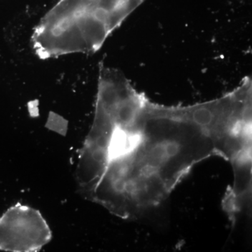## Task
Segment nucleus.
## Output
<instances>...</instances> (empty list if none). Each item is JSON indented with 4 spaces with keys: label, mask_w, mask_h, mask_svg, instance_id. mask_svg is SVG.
<instances>
[{
    "label": "nucleus",
    "mask_w": 252,
    "mask_h": 252,
    "mask_svg": "<svg viewBox=\"0 0 252 252\" xmlns=\"http://www.w3.org/2000/svg\"><path fill=\"white\" fill-rule=\"evenodd\" d=\"M225 152L212 100L167 106L140 93L95 109L77 172L86 198L128 220L160 205L199 162Z\"/></svg>",
    "instance_id": "nucleus-1"
},
{
    "label": "nucleus",
    "mask_w": 252,
    "mask_h": 252,
    "mask_svg": "<svg viewBox=\"0 0 252 252\" xmlns=\"http://www.w3.org/2000/svg\"><path fill=\"white\" fill-rule=\"evenodd\" d=\"M144 1L59 0L34 28L33 51L43 60L94 54Z\"/></svg>",
    "instance_id": "nucleus-2"
},
{
    "label": "nucleus",
    "mask_w": 252,
    "mask_h": 252,
    "mask_svg": "<svg viewBox=\"0 0 252 252\" xmlns=\"http://www.w3.org/2000/svg\"><path fill=\"white\" fill-rule=\"evenodd\" d=\"M52 238L40 212L18 203L0 217V250L11 252L40 251Z\"/></svg>",
    "instance_id": "nucleus-3"
}]
</instances>
